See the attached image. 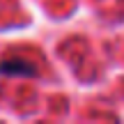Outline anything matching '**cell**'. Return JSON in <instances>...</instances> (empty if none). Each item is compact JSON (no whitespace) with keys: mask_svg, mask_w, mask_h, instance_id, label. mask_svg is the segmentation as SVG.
<instances>
[{"mask_svg":"<svg viewBox=\"0 0 124 124\" xmlns=\"http://www.w3.org/2000/svg\"><path fill=\"white\" fill-rule=\"evenodd\" d=\"M0 74L5 76H35V64H30L28 60L21 58H12V60H2L0 62Z\"/></svg>","mask_w":124,"mask_h":124,"instance_id":"cell-1","label":"cell"}]
</instances>
